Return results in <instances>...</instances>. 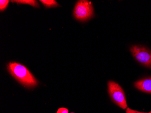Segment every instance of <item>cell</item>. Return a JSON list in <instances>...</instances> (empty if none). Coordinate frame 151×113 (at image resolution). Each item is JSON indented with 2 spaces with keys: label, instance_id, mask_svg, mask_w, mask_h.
I'll list each match as a JSON object with an SVG mask.
<instances>
[{
  "label": "cell",
  "instance_id": "obj_1",
  "mask_svg": "<svg viewBox=\"0 0 151 113\" xmlns=\"http://www.w3.org/2000/svg\"><path fill=\"white\" fill-rule=\"evenodd\" d=\"M9 73L19 82L27 88L37 86L38 82L25 66L17 63H10L7 67Z\"/></svg>",
  "mask_w": 151,
  "mask_h": 113
},
{
  "label": "cell",
  "instance_id": "obj_2",
  "mask_svg": "<svg viewBox=\"0 0 151 113\" xmlns=\"http://www.w3.org/2000/svg\"><path fill=\"white\" fill-rule=\"evenodd\" d=\"M108 91L110 98L114 103L122 109L127 108L128 105L125 93L119 84L109 81L108 82Z\"/></svg>",
  "mask_w": 151,
  "mask_h": 113
},
{
  "label": "cell",
  "instance_id": "obj_3",
  "mask_svg": "<svg viewBox=\"0 0 151 113\" xmlns=\"http://www.w3.org/2000/svg\"><path fill=\"white\" fill-rule=\"evenodd\" d=\"M75 18L81 22L89 20L94 16V10L91 2L88 1H79L76 4L73 11Z\"/></svg>",
  "mask_w": 151,
  "mask_h": 113
},
{
  "label": "cell",
  "instance_id": "obj_4",
  "mask_svg": "<svg viewBox=\"0 0 151 113\" xmlns=\"http://www.w3.org/2000/svg\"><path fill=\"white\" fill-rule=\"evenodd\" d=\"M133 57L136 61L146 68L151 69V50L139 45H133L130 48Z\"/></svg>",
  "mask_w": 151,
  "mask_h": 113
},
{
  "label": "cell",
  "instance_id": "obj_5",
  "mask_svg": "<svg viewBox=\"0 0 151 113\" xmlns=\"http://www.w3.org/2000/svg\"><path fill=\"white\" fill-rule=\"evenodd\" d=\"M136 89L143 92L151 94V77L140 80L134 83Z\"/></svg>",
  "mask_w": 151,
  "mask_h": 113
},
{
  "label": "cell",
  "instance_id": "obj_6",
  "mask_svg": "<svg viewBox=\"0 0 151 113\" xmlns=\"http://www.w3.org/2000/svg\"><path fill=\"white\" fill-rule=\"evenodd\" d=\"M12 2H17L19 4H28V5H31L35 7H39V4L37 1L35 0H17V1H12Z\"/></svg>",
  "mask_w": 151,
  "mask_h": 113
},
{
  "label": "cell",
  "instance_id": "obj_7",
  "mask_svg": "<svg viewBox=\"0 0 151 113\" xmlns=\"http://www.w3.org/2000/svg\"><path fill=\"white\" fill-rule=\"evenodd\" d=\"M47 8L54 7L59 6L58 3L54 0H40V1Z\"/></svg>",
  "mask_w": 151,
  "mask_h": 113
},
{
  "label": "cell",
  "instance_id": "obj_8",
  "mask_svg": "<svg viewBox=\"0 0 151 113\" xmlns=\"http://www.w3.org/2000/svg\"><path fill=\"white\" fill-rule=\"evenodd\" d=\"M9 1L8 0H1L0 1V10L1 11H4V10L6 9L7 6H8L9 4Z\"/></svg>",
  "mask_w": 151,
  "mask_h": 113
},
{
  "label": "cell",
  "instance_id": "obj_9",
  "mask_svg": "<svg viewBox=\"0 0 151 113\" xmlns=\"http://www.w3.org/2000/svg\"><path fill=\"white\" fill-rule=\"evenodd\" d=\"M126 113H148L145 112H139V111H136V110H133V109H130L129 108H127L126 109Z\"/></svg>",
  "mask_w": 151,
  "mask_h": 113
},
{
  "label": "cell",
  "instance_id": "obj_10",
  "mask_svg": "<svg viewBox=\"0 0 151 113\" xmlns=\"http://www.w3.org/2000/svg\"><path fill=\"white\" fill-rule=\"evenodd\" d=\"M69 111L65 108H60L58 110L56 113H68Z\"/></svg>",
  "mask_w": 151,
  "mask_h": 113
},
{
  "label": "cell",
  "instance_id": "obj_11",
  "mask_svg": "<svg viewBox=\"0 0 151 113\" xmlns=\"http://www.w3.org/2000/svg\"><path fill=\"white\" fill-rule=\"evenodd\" d=\"M151 113V111H150V112H149V113Z\"/></svg>",
  "mask_w": 151,
  "mask_h": 113
},
{
  "label": "cell",
  "instance_id": "obj_12",
  "mask_svg": "<svg viewBox=\"0 0 151 113\" xmlns=\"http://www.w3.org/2000/svg\"><path fill=\"white\" fill-rule=\"evenodd\" d=\"M73 113V112H72V113Z\"/></svg>",
  "mask_w": 151,
  "mask_h": 113
}]
</instances>
